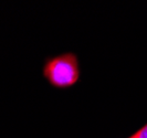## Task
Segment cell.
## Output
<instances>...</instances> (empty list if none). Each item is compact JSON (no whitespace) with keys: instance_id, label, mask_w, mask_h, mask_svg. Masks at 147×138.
Returning <instances> with one entry per match:
<instances>
[{"instance_id":"cell-3","label":"cell","mask_w":147,"mask_h":138,"mask_svg":"<svg viewBox=\"0 0 147 138\" xmlns=\"http://www.w3.org/2000/svg\"><path fill=\"white\" fill-rule=\"evenodd\" d=\"M129 138H135V137H134V136H131V137H129Z\"/></svg>"},{"instance_id":"cell-1","label":"cell","mask_w":147,"mask_h":138,"mask_svg":"<svg viewBox=\"0 0 147 138\" xmlns=\"http://www.w3.org/2000/svg\"><path fill=\"white\" fill-rule=\"evenodd\" d=\"M42 74L48 83L55 88L72 87L81 76L79 59L73 52L48 58L44 61Z\"/></svg>"},{"instance_id":"cell-2","label":"cell","mask_w":147,"mask_h":138,"mask_svg":"<svg viewBox=\"0 0 147 138\" xmlns=\"http://www.w3.org/2000/svg\"><path fill=\"white\" fill-rule=\"evenodd\" d=\"M133 136L135 138H147V124L144 127H142L137 133H135Z\"/></svg>"}]
</instances>
